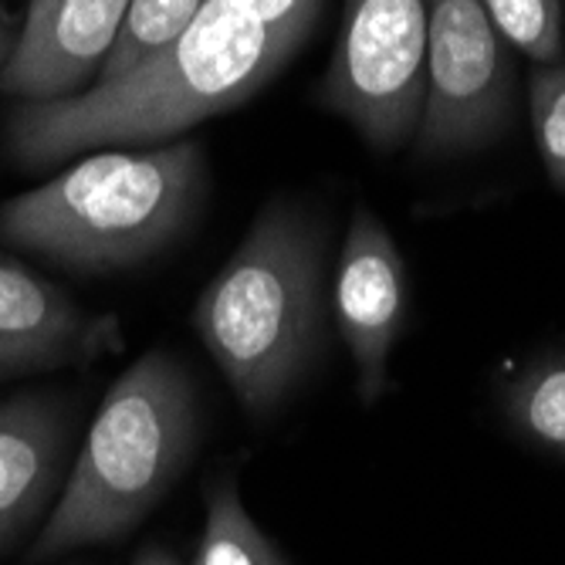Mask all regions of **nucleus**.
Returning <instances> with one entry per match:
<instances>
[{
  "instance_id": "obj_1",
  "label": "nucleus",
  "mask_w": 565,
  "mask_h": 565,
  "mask_svg": "<svg viewBox=\"0 0 565 565\" xmlns=\"http://www.w3.org/2000/svg\"><path fill=\"white\" fill-rule=\"evenodd\" d=\"M295 55L234 0H207L163 51L119 78L11 116V152L24 167H55L95 149H146L224 116L262 92Z\"/></svg>"
},
{
  "instance_id": "obj_2",
  "label": "nucleus",
  "mask_w": 565,
  "mask_h": 565,
  "mask_svg": "<svg viewBox=\"0 0 565 565\" xmlns=\"http://www.w3.org/2000/svg\"><path fill=\"white\" fill-rule=\"evenodd\" d=\"M326 247L308 203L268 200L193 301L196 339L254 417L275 414L322 352Z\"/></svg>"
},
{
  "instance_id": "obj_3",
  "label": "nucleus",
  "mask_w": 565,
  "mask_h": 565,
  "mask_svg": "<svg viewBox=\"0 0 565 565\" xmlns=\"http://www.w3.org/2000/svg\"><path fill=\"white\" fill-rule=\"evenodd\" d=\"M207 186L196 142L102 149L0 207V241L78 271H126L186 234Z\"/></svg>"
},
{
  "instance_id": "obj_4",
  "label": "nucleus",
  "mask_w": 565,
  "mask_h": 565,
  "mask_svg": "<svg viewBox=\"0 0 565 565\" xmlns=\"http://www.w3.org/2000/svg\"><path fill=\"white\" fill-rule=\"evenodd\" d=\"M196 444V386L173 352L149 349L102 396L31 558L129 535L180 481Z\"/></svg>"
},
{
  "instance_id": "obj_5",
  "label": "nucleus",
  "mask_w": 565,
  "mask_h": 565,
  "mask_svg": "<svg viewBox=\"0 0 565 565\" xmlns=\"http://www.w3.org/2000/svg\"><path fill=\"white\" fill-rule=\"evenodd\" d=\"M319 102L383 157L414 142L427 102V0H345Z\"/></svg>"
},
{
  "instance_id": "obj_6",
  "label": "nucleus",
  "mask_w": 565,
  "mask_h": 565,
  "mask_svg": "<svg viewBox=\"0 0 565 565\" xmlns=\"http://www.w3.org/2000/svg\"><path fill=\"white\" fill-rule=\"evenodd\" d=\"M519 62L481 0H427V102L414 136L424 163L491 149L519 122Z\"/></svg>"
},
{
  "instance_id": "obj_7",
  "label": "nucleus",
  "mask_w": 565,
  "mask_h": 565,
  "mask_svg": "<svg viewBox=\"0 0 565 565\" xmlns=\"http://www.w3.org/2000/svg\"><path fill=\"white\" fill-rule=\"evenodd\" d=\"M332 312L355 366V393L366 406L390 390V352L409 316V275L390 227L359 203L335 265Z\"/></svg>"
},
{
  "instance_id": "obj_8",
  "label": "nucleus",
  "mask_w": 565,
  "mask_h": 565,
  "mask_svg": "<svg viewBox=\"0 0 565 565\" xmlns=\"http://www.w3.org/2000/svg\"><path fill=\"white\" fill-rule=\"evenodd\" d=\"M129 4L132 0H31L0 68V95L28 106L92 88L119 41Z\"/></svg>"
},
{
  "instance_id": "obj_9",
  "label": "nucleus",
  "mask_w": 565,
  "mask_h": 565,
  "mask_svg": "<svg viewBox=\"0 0 565 565\" xmlns=\"http://www.w3.org/2000/svg\"><path fill=\"white\" fill-rule=\"evenodd\" d=\"M119 349L116 319H95L55 281L0 250V380L65 370Z\"/></svg>"
},
{
  "instance_id": "obj_10",
  "label": "nucleus",
  "mask_w": 565,
  "mask_h": 565,
  "mask_svg": "<svg viewBox=\"0 0 565 565\" xmlns=\"http://www.w3.org/2000/svg\"><path fill=\"white\" fill-rule=\"evenodd\" d=\"M68 406L51 390L0 403V555L55 508L68 475Z\"/></svg>"
},
{
  "instance_id": "obj_11",
  "label": "nucleus",
  "mask_w": 565,
  "mask_h": 565,
  "mask_svg": "<svg viewBox=\"0 0 565 565\" xmlns=\"http://www.w3.org/2000/svg\"><path fill=\"white\" fill-rule=\"evenodd\" d=\"M501 409L525 444L565 457V355H542L504 386Z\"/></svg>"
},
{
  "instance_id": "obj_12",
  "label": "nucleus",
  "mask_w": 565,
  "mask_h": 565,
  "mask_svg": "<svg viewBox=\"0 0 565 565\" xmlns=\"http://www.w3.org/2000/svg\"><path fill=\"white\" fill-rule=\"evenodd\" d=\"M193 565H288L281 548L250 519L231 475L207 488V519Z\"/></svg>"
},
{
  "instance_id": "obj_13",
  "label": "nucleus",
  "mask_w": 565,
  "mask_h": 565,
  "mask_svg": "<svg viewBox=\"0 0 565 565\" xmlns=\"http://www.w3.org/2000/svg\"><path fill=\"white\" fill-rule=\"evenodd\" d=\"M207 8V0H132L116 47L95 82H109L173 44Z\"/></svg>"
},
{
  "instance_id": "obj_14",
  "label": "nucleus",
  "mask_w": 565,
  "mask_h": 565,
  "mask_svg": "<svg viewBox=\"0 0 565 565\" xmlns=\"http://www.w3.org/2000/svg\"><path fill=\"white\" fill-rule=\"evenodd\" d=\"M481 4L511 51H522L535 65L565 58L562 0H481Z\"/></svg>"
},
{
  "instance_id": "obj_15",
  "label": "nucleus",
  "mask_w": 565,
  "mask_h": 565,
  "mask_svg": "<svg viewBox=\"0 0 565 565\" xmlns=\"http://www.w3.org/2000/svg\"><path fill=\"white\" fill-rule=\"evenodd\" d=\"M529 122L548 183L565 193V58L529 72Z\"/></svg>"
},
{
  "instance_id": "obj_16",
  "label": "nucleus",
  "mask_w": 565,
  "mask_h": 565,
  "mask_svg": "<svg viewBox=\"0 0 565 565\" xmlns=\"http://www.w3.org/2000/svg\"><path fill=\"white\" fill-rule=\"evenodd\" d=\"M234 4L250 18H258L295 55L305 38L312 34L326 0H234Z\"/></svg>"
},
{
  "instance_id": "obj_17",
  "label": "nucleus",
  "mask_w": 565,
  "mask_h": 565,
  "mask_svg": "<svg viewBox=\"0 0 565 565\" xmlns=\"http://www.w3.org/2000/svg\"><path fill=\"white\" fill-rule=\"evenodd\" d=\"M132 565H180V558L163 545H146V548H139Z\"/></svg>"
},
{
  "instance_id": "obj_18",
  "label": "nucleus",
  "mask_w": 565,
  "mask_h": 565,
  "mask_svg": "<svg viewBox=\"0 0 565 565\" xmlns=\"http://www.w3.org/2000/svg\"><path fill=\"white\" fill-rule=\"evenodd\" d=\"M18 21L8 14V11H0V68H4V62H8V55H11V44H14V38H18Z\"/></svg>"
}]
</instances>
